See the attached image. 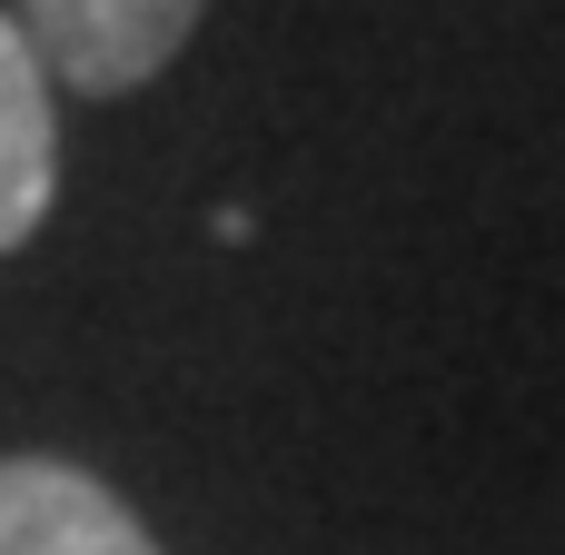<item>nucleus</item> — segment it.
Listing matches in <instances>:
<instances>
[{
    "label": "nucleus",
    "mask_w": 565,
    "mask_h": 555,
    "mask_svg": "<svg viewBox=\"0 0 565 555\" xmlns=\"http://www.w3.org/2000/svg\"><path fill=\"white\" fill-rule=\"evenodd\" d=\"M199 10L209 0H20L10 20L30 30V50H40V70L60 89L119 99V89H139V79H159L179 60Z\"/></svg>",
    "instance_id": "obj_1"
},
{
    "label": "nucleus",
    "mask_w": 565,
    "mask_h": 555,
    "mask_svg": "<svg viewBox=\"0 0 565 555\" xmlns=\"http://www.w3.org/2000/svg\"><path fill=\"white\" fill-rule=\"evenodd\" d=\"M0 555H159L149 526L60 457H0Z\"/></svg>",
    "instance_id": "obj_2"
},
{
    "label": "nucleus",
    "mask_w": 565,
    "mask_h": 555,
    "mask_svg": "<svg viewBox=\"0 0 565 555\" xmlns=\"http://www.w3.org/2000/svg\"><path fill=\"white\" fill-rule=\"evenodd\" d=\"M60 189V139H50V70L30 50V30L0 10V258L50 218Z\"/></svg>",
    "instance_id": "obj_3"
}]
</instances>
